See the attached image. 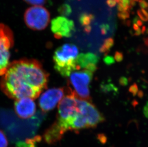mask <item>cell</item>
<instances>
[{
    "label": "cell",
    "mask_w": 148,
    "mask_h": 147,
    "mask_svg": "<svg viewBox=\"0 0 148 147\" xmlns=\"http://www.w3.org/2000/svg\"><path fill=\"white\" fill-rule=\"evenodd\" d=\"M95 19V15L92 14H87V13H82L80 14L79 17V22L82 26L86 27L89 25L91 22L94 21Z\"/></svg>",
    "instance_id": "9a60e30c"
},
{
    "label": "cell",
    "mask_w": 148,
    "mask_h": 147,
    "mask_svg": "<svg viewBox=\"0 0 148 147\" xmlns=\"http://www.w3.org/2000/svg\"><path fill=\"white\" fill-rule=\"evenodd\" d=\"M115 1H116V3H121L123 0H115Z\"/></svg>",
    "instance_id": "8d00e7d4"
},
{
    "label": "cell",
    "mask_w": 148,
    "mask_h": 147,
    "mask_svg": "<svg viewBox=\"0 0 148 147\" xmlns=\"http://www.w3.org/2000/svg\"><path fill=\"white\" fill-rule=\"evenodd\" d=\"M50 15L46 8L34 5L28 8L24 14V21L28 28L35 31L45 29L50 22Z\"/></svg>",
    "instance_id": "5b68a950"
},
{
    "label": "cell",
    "mask_w": 148,
    "mask_h": 147,
    "mask_svg": "<svg viewBox=\"0 0 148 147\" xmlns=\"http://www.w3.org/2000/svg\"><path fill=\"white\" fill-rule=\"evenodd\" d=\"M99 60V57L94 53H81L77 56L76 62L77 65H78L80 68L85 69L89 65L92 64L97 65Z\"/></svg>",
    "instance_id": "7c38bea8"
},
{
    "label": "cell",
    "mask_w": 148,
    "mask_h": 147,
    "mask_svg": "<svg viewBox=\"0 0 148 147\" xmlns=\"http://www.w3.org/2000/svg\"><path fill=\"white\" fill-rule=\"evenodd\" d=\"M144 44L146 46L148 47V37L145 38L144 39Z\"/></svg>",
    "instance_id": "e575fe53"
},
{
    "label": "cell",
    "mask_w": 148,
    "mask_h": 147,
    "mask_svg": "<svg viewBox=\"0 0 148 147\" xmlns=\"http://www.w3.org/2000/svg\"><path fill=\"white\" fill-rule=\"evenodd\" d=\"M114 45V40L113 38H108L103 41V44L99 48V52L105 54H108Z\"/></svg>",
    "instance_id": "5bb4252c"
},
{
    "label": "cell",
    "mask_w": 148,
    "mask_h": 147,
    "mask_svg": "<svg viewBox=\"0 0 148 147\" xmlns=\"http://www.w3.org/2000/svg\"><path fill=\"white\" fill-rule=\"evenodd\" d=\"M137 14L140 17V19L143 22H147L148 21V16L145 15L143 13L141 12L140 9L137 11Z\"/></svg>",
    "instance_id": "cb8c5ba5"
},
{
    "label": "cell",
    "mask_w": 148,
    "mask_h": 147,
    "mask_svg": "<svg viewBox=\"0 0 148 147\" xmlns=\"http://www.w3.org/2000/svg\"><path fill=\"white\" fill-rule=\"evenodd\" d=\"M78 1H80V0H78Z\"/></svg>",
    "instance_id": "f35d334b"
},
{
    "label": "cell",
    "mask_w": 148,
    "mask_h": 147,
    "mask_svg": "<svg viewBox=\"0 0 148 147\" xmlns=\"http://www.w3.org/2000/svg\"><path fill=\"white\" fill-rule=\"evenodd\" d=\"M106 4L109 7L112 8L116 5V1L115 0H107L106 1Z\"/></svg>",
    "instance_id": "f1b7e54d"
},
{
    "label": "cell",
    "mask_w": 148,
    "mask_h": 147,
    "mask_svg": "<svg viewBox=\"0 0 148 147\" xmlns=\"http://www.w3.org/2000/svg\"><path fill=\"white\" fill-rule=\"evenodd\" d=\"M79 112L86 119L89 128H95L105 120V117L94 104L83 99H77Z\"/></svg>",
    "instance_id": "52a82bcc"
},
{
    "label": "cell",
    "mask_w": 148,
    "mask_h": 147,
    "mask_svg": "<svg viewBox=\"0 0 148 147\" xmlns=\"http://www.w3.org/2000/svg\"><path fill=\"white\" fill-rule=\"evenodd\" d=\"M140 7L143 9H145L148 8V3L145 0H140L138 1Z\"/></svg>",
    "instance_id": "484cf974"
},
{
    "label": "cell",
    "mask_w": 148,
    "mask_h": 147,
    "mask_svg": "<svg viewBox=\"0 0 148 147\" xmlns=\"http://www.w3.org/2000/svg\"><path fill=\"white\" fill-rule=\"evenodd\" d=\"M8 145V142L5 135L3 131L0 130V147H7Z\"/></svg>",
    "instance_id": "e0dca14e"
},
{
    "label": "cell",
    "mask_w": 148,
    "mask_h": 147,
    "mask_svg": "<svg viewBox=\"0 0 148 147\" xmlns=\"http://www.w3.org/2000/svg\"><path fill=\"white\" fill-rule=\"evenodd\" d=\"M91 30H92V27L90 25H87L84 27V32L86 33H89L91 32Z\"/></svg>",
    "instance_id": "f546056e"
},
{
    "label": "cell",
    "mask_w": 148,
    "mask_h": 147,
    "mask_svg": "<svg viewBox=\"0 0 148 147\" xmlns=\"http://www.w3.org/2000/svg\"><path fill=\"white\" fill-rule=\"evenodd\" d=\"M126 25L128 26V27H130V24H131V22H130V20H126Z\"/></svg>",
    "instance_id": "d590c367"
},
{
    "label": "cell",
    "mask_w": 148,
    "mask_h": 147,
    "mask_svg": "<svg viewBox=\"0 0 148 147\" xmlns=\"http://www.w3.org/2000/svg\"><path fill=\"white\" fill-rule=\"evenodd\" d=\"M58 11L62 16H68L72 13V9L69 4L64 3L59 6Z\"/></svg>",
    "instance_id": "2e32d148"
},
{
    "label": "cell",
    "mask_w": 148,
    "mask_h": 147,
    "mask_svg": "<svg viewBox=\"0 0 148 147\" xmlns=\"http://www.w3.org/2000/svg\"><path fill=\"white\" fill-rule=\"evenodd\" d=\"M129 92H130L133 96L135 97L138 94V85L136 83H134L130 86L129 88Z\"/></svg>",
    "instance_id": "ffe728a7"
},
{
    "label": "cell",
    "mask_w": 148,
    "mask_h": 147,
    "mask_svg": "<svg viewBox=\"0 0 148 147\" xmlns=\"http://www.w3.org/2000/svg\"><path fill=\"white\" fill-rule=\"evenodd\" d=\"M33 99L30 97H23L16 100L14 111L19 118L27 119L35 115L36 112V105Z\"/></svg>",
    "instance_id": "30bf717a"
},
{
    "label": "cell",
    "mask_w": 148,
    "mask_h": 147,
    "mask_svg": "<svg viewBox=\"0 0 148 147\" xmlns=\"http://www.w3.org/2000/svg\"><path fill=\"white\" fill-rule=\"evenodd\" d=\"M141 33L142 34H143V33H145L146 32V27L145 26H143V27H142V28L141 29Z\"/></svg>",
    "instance_id": "836d02e7"
},
{
    "label": "cell",
    "mask_w": 148,
    "mask_h": 147,
    "mask_svg": "<svg viewBox=\"0 0 148 147\" xmlns=\"http://www.w3.org/2000/svg\"><path fill=\"white\" fill-rule=\"evenodd\" d=\"M51 30L57 39L62 38L70 37L75 31L73 21L66 17H57L51 22Z\"/></svg>",
    "instance_id": "9c48e42d"
},
{
    "label": "cell",
    "mask_w": 148,
    "mask_h": 147,
    "mask_svg": "<svg viewBox=\"0 0 148 147\" xmlns=\"http://www.w3.org/2000/svg\"><path fill=\"white\" fill-rule=\"evenodd\" d=\"M133 1H135V2H137V1H138L140 0H133Z\"/></svg>",
    "instance_id": "74e56055"
},
{
    "label": "cell",
    "mask_w": 148,
    "mask_h": 147,
    "mask_svg": "<svg viewBox=\"0 0 148 147\" xmlns=\"http://www.w3.org/2000/svg\"><path fill=\"white\" fill-rule=\"evenodd\" d=\"M119 83L122 86H126L128 85L129 80L126 77L122 76L119 79Z\"/></svg>",
    "instance_id": "d4e9b609"
},
{
    "label": "cell",
    "mask_w": 148,
    "mask_h": 147,
    "mask_svg": "<svg viewBox=\"0 0 148 147\" xmlns=\"http://www.w3.org/2000/svg\"><path fill=\"white\" fill-rule=\"evenodd\" d=\"M117 16L120 20L125 21L130 17V11L129 10L127 11L119 12L117 14Z\"/></svg>",
    "instance_id": "d6986e66"
},
{
    "label": "cell",
    "mask_w": 148,
    "mask_h": 147,
    "mask_svg": "<svg viewBox=\"0 0 148 147\" xmlns=\"http://www.w3.org/2000/svg\"><path fill=\"white\" fill-rule=\"evenodd\" d=\"M77 99L74 92L69 88L68 94L59 103L57 120L55 121L65 133L68 131V127L70 121L79 112L77 107Z\"/></svg>",
    "instance_id": "3957f363"
},
{
    "label": "cell",
    "mask_w": 148,
    "mask_h": 147,
    "mask_svg": "<svg viewBox=\"0 0 148 147\" xmlns=\"http://www.w3.org/2000/svg\"><path fill=\"white\" fill-rule=\"evenodd\" d=\"M69 82L73 86L76 96L83 100H90L89 85L93 77V73L88 70L73 71L70 75Z\"/></svg>",
    "instance_id": "277c9868"
},
{
    "label": "cell",
    "mask_w": 148,
    "mask_h": 147,
    "mask_svg": "<svg viewBox=\"0 0 148 147\" xmlns=\"http://www.w3.org/2000/svg\"><path fill=\"white\" fill-rule=\"evenodd\" d=\"M65 133L57 123L55 121L44 132L43 139L48 144H55L62 139Z\"/></svg>",
    "instance_id": "8fae6325"
},
{
    "label": "cell",
    "mask_w": 148,
    "mask_h": 147,
    "mask_svg": "<svg viewBox=\"0 0 148 147\" xmlns=\"http://www.w3.org/2000/svg\"><path fill=\"white\" fill-rule=\"evenodd\" d=\"M49 74L39 61L22 59L9 65L0 81V88L13 99L23 97L36 99L46 88Z\"/></svg>",
    "instance_id": "6da1fadb"
},
{
    "label": "cell",
    "mask_w": 148,
    "mask_h": 147,
    "mask_svg": "<svg viewBox=\"0 0 148 147\" xmlns=\"http://www.w3.org/2000/svg\"><path fill=\"white\" fill-rule=\"evenodd\" d=\"M140 29V27H138L137 24H133V29L134 31V32L139 30Z\"/></svg>",
    "instance_id": "4dcf8cb0"
},
{
    "label": "cell",
    "mask_w": 148,
    "mask_h": 147,
    "mask_svg": "<svg viewBox=\"0 0 148 147\" xmlns=\"http://www.w3.org/2000/svg\"><path fill=\"white\" fill-rule=\"evenodd\" d=\"M42 137L38 135L32 139H27L25 142H20L17 143V147H36V144L40 142Z\"/></svg>",
    "instance_id": "4fadbf2b"
},
{
    "label": "cell",
    "mask_w": 148,
    "mask_h": 147,
    "mask_svg": "<svg viewBox=\"0 0 148 147\" xmlns=\"http://www.w3.org/2000/svg\"><path fill=\"white\" fill-rule=\"evenodd\" d=\"M14 44L13 33L7 25L0 24V76L10 65V50Z\"/></svg>",
    "instance_id": "8992f818"
},
{
    "label": "cell",
    "mask_w": 148,
    "mask_h": 147,
    "mask_svg": "<svg viewBox=\"0 0 148 147\" xmlns=\"http://www.w3.org/2000/svg\"><path fill=\"white\" fill-rule=\"evenodd\" d=\"M28 4L33 5H43L47 3L48 0H24Z\"/></svg>",
    "instance_id": "ac0fdd59"
},
{
    "label": "cell",
    "mask_w": 148,
    "mask_h": 147,
    "mask_svg": "<svg viewBox=\"0 0 148 147\" xmlns=\"http://www.w3.org/2000/svg\"><path fill=\"white\" fill-rule=\"evenodd\" d=\"M78 54V48L75 44H63L58 48L54 53L55 69L62 76L69 77L73 71L81 69L76 62Z\"/></svg>",
    "instance_id": "7a4b0ae2"
},
{
    "label": "cell",
    "mask_w": 148,
    "mask_h": 147,
    "mask_svg": "<svg viewBox=\"0 0 148 147\" xmlns=\"http://www.w3.org/2000/svg\"><path fill=\"white\" fill-rule=\"evenodd\" d=\"M143 113L146 118H148V101H147L143 108Z\"/></svg>",
    "instance_id": "83f0119b"
},
{
    "label": "cell",
    "mask_w": 148,
    "mask_h": 147,
    "mask_svg": "<svg viewBox=\"0 0 148 147\" xmlns=\"http://www.w3.org/2000/svg\"><path fill=\"white\" fill-rule=\"evenodd\" d=\"M129 5L130 6V7H132V8L133 7L136 6V3L135 1H133V0H130V4H129Z\"/></svg>",
    "instance_id": "1f68e13d"
},
{
    "label": "cell",
    "mask_w": 148,
    "mask_h": 147,
    "mask_svg": "<svg viewBox=\"0 0 148 147\" xmlns=\"http://www.w3.org/2000/svg\"><path fill=\"white\" fill-rule=\"evenodd\" d=\"M138 95L140 97H143V92L142 91H138Z\"/></svg>",
    "instance_id": "d6a6232c"
},
{
    "label": "cell",
    "mask_w": 148,
    "mask_h": 147,
    "mask_svg": "<svg viewBox=\"0 0 148 147\" xmlns=\"http://www.w3.org/2000/svg\"><path fill=\"white\" fill-rule=\"evenodd\" d=\"M63 88L49 89L41 95L39 97V108L43 112H48L54 109L63 99L65 94Z\"/></svg>",
    "instance_id": "ba28073f"
},
{
    "label": "cell",
    "mask_w": 148,
    "mask_h": 147,
    "mask_svg": "<svg viewBox=\"0 0 148 147\" xmlns=\"http://www.w3.org/2000/svg\"><path fill=\"white\" fill-rule=\"evenodd\" d=\"M103 62L106 65H110L114 64L115 60L114 58L112 56H107L103 59Z\"/></svg>",
    "instance_id": "7402d4cb"
},
{
    "label": "cell",
    "mask_w": 148,
    "mask_h": 147,
    "mask_svg": "<svg viewBox=\"0 0 148 147\" xmlns=\"http://www.w3.org/2000/svg\"><path fill=\"white\" fill-rule=\"evenodd\" d=\"M114 59L117 62H121L123 61L124 56L123 53L119 51H116L114 54Z\"/></svg>",
    "instance_id": "603a6c76"
},
{
    "label": "cell",
    "mask_w": 148,
    "mask_h": 147,
    "mask_svg": "<svg viewBox=\"0 0 148 147\" xmlns=\"http://www.w3.org/2000/svg\"><path fill=\"white\" fill-rule=\"evenodd\" d=\"M100 28L101 30V33L102 35H106L108 33L109 31L110 27L108 24H103L100 25Z\"/></svg>",
    "instance_id": "44dd1931"
},
{
    "label": "cell",
    "mask_w": 148,
    "mask_h": 147,
    "mask_svg": "<svg viewBox=\"0 0 148 147\" xmlns=\"http://www.w3.org/2000/svg\"><path fill=\"white\" fill-rule=\"evenodd\" d=\"M133 24H137L139 27H141L143 26V22L141 20L139 19L138 17H135L133 20Z\"/></svg>",
    "instance_id": "4316f807"
}]
</instances>
